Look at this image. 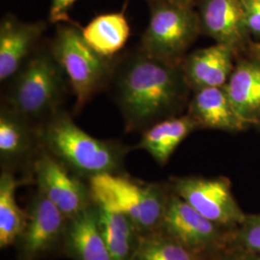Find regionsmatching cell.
<instances>
[{
	"mask_svg": "<svg viewBox=\"0 0 260 260\" xmlns=\"http://www.w3.org/2000/svg\"><path fill=\"white\" fill-rule=\"evenodd\" d=\"M108 87L127 132L181 115L190 102L181 64L161 61L139 46L115 58Z\"/></svg>",
	"mask_w": 260,
	"mask_h": 260,
	"instance_id": "6da1fadb",
	"label": "cell"
},
{
	"mask_svg": "<svg viewBox=\"0 0 260 260\" xmlns=\"http://www.w3.org/2000/svg\"><path fill=\"white\" fill-rule=\"evenodd\" d=\"M42 149L85 180L103 174L124 172V160L131 148L115 140L93 137L61 109L39 125Z\"/></svg>",
	"mask_w": 260,
	"mask_h": 260,
	"instance_id": "7a4b0ae2",
	"label": "cell"
},
{
	"mask_svg": "<svg viewBox=\"0 0 260 260\" xmlns=\"http://www.w3.org/2000/svg\"><path fill=\"white\" fill-rule=\"evenodd\" d=\"M4 103L38 126L63 109L71 86L49 44L42 45L7 82Z\"/></svg>",
	"mask_w": 260,
	"mask_h": 260,
	"instance_id": "3957f363",
	"label": "cell"
},
{
	"mask_svg": "<svg viewBox=\"0 0 260 260\" xmlns=\"http://www.w3.org/2000/svg\"><path fill=\"white\" fill-rule=\"evenodd\" d=\"M88 183L95 205L124 215L140 234L160 231L173 192L170 182H145L121 173L95 176Z\"/></svg>",
	"mask_w": 260,
	"mask_h": 260,
	"instance_id": "277c9868",
	"label": "cell"
},
{
	"mask_svg": "<svg viewBox=\"0 0 260 260\" xmlns=\"http://www.w3.org/2000/svg\"><path fill=\"white\" fill-rule=\"evenodd\" d=\"M51 52L63 68L79 113L93 96L108 87L115 58L101 55L85 41L81 26L72 19L57 23L49 43Z\"/></svg>",
	"mask_w": 260,
	"mask_h": 260,
	"instance_id": "5b68a950",
	"label": "cell"
},
{
	"mask_svg": "<svg viewBox=\"0 0 260 260\" xmlns=\"http://www.w3.org/2000/svg\"><path fill=\"white\" fill-rule=\"evenodd\" d=\"M149 21L139 47L149 55L180 65L187 51L202 35L195 6L169 0H147Z\"/></svg>",
	"mask_w": 260,
	"mask_h": 260,
	"instance_id": "8992f818",
	"label": "cell"
},
{
	"mask_svg": "<svg viewBox=\"0 0 260 260\" xmlns=\"http://www.w3.org/2000/svg\"><path fill=\"white\" fill-rule=\"evenodd\" d=\"M160 232L197 254L215 260L232 248L234 231L211 222L173 191Z\"/></svg>",
	"mask_w": 260,
	"mask_h": 260,
	"instance_id": "52a82bcc",
	"label": "cell"
},
{
	"mask_svg": "<svg viewBox=\"0 0 260 260\" xmlns=\"http://www.w3.org/2000/svg\"><path fill=\"white\" fill-rule=\"evenodd\" d=\"M170 184L199 213L224 229L234 231L247 216L235 201L226 177H173Z\"/></svg>",
	"mask_w": 260,
	"mask_h": 260,
	"instance_id": "ba28073f",
	"label": "cell"
},
{
	"mask_svg": "<svg viewBox=\"0 0 260 260\" xmlns=\"http://www.w3.org/2000/svg\"><path fill=\"white\" fill-rule=\"evenodd\" d=\"M32 180L68 220L93 205L88 181L75 175L55 157L41 149L32 167Z\"/></svg>",
	"mask_w": 260,
	"mask_h": 260,
	"instance_id": "9c48e42d",
	"label": "cell"
},
{
	"mask_svg": "<svg viewBox=\"0 0 260 260\" xmlns=\"http://www.w3.org/2000/svg\"><path fill=\"white\" fill-rule=\"evenodd\" d=\"M68 219L42 193L31 199L24 231L17 242V260H37L62 247Z\"/></svg>",
	"mask_w": 260,
	"mask_h": 260,
	"instance_id": "30bf717a",
	"label": "cell"
},
{
	"mask_svg": "<svg viewBox=\"0 0 260 260\" xmlns=\"http://www.w3.org/2000/svg\"><path fill=\"white\" fill-rule=\"evenodd\" d=\"M42 149L39 126L5 103L0 108L1 170L20 172L25 182L32 180V167Z\"/></svg>",
	"mask_w": 260,
	"mask_h": 260,
	"instance_id": "8fae6325",
	"label": "cell"
},
{
	"mask_svg": "<svg viewBox=\"0 0 260 260\" xmlns=\"http://www.w3.org/2000/svg\"><path fill=\"white\" fill-rule=\"evenodd\" d=\"M196 6L203 35L233 48L238 57L247 53L252 41L242 0H199Z\"/></svg>",
	"mask_w": 260,
	"mask_h": 260,
	"instance_id": "7c38bea8",
	"label": "cell"
},
{
	"mask_svg": "<svg viewBox=\"0 0 260 260\" xmlns=\"http://www.w3.org/2000/svg\"><path fill=\"white\" fill-rule=\"evenodd\" d=\"M47 28L46 21L23 22L7 14L0 22V81L6 83L38 48Z\"/></svg>",
	"mask_w": 260,
	"mask_h": 260,
	"instance_id": "4fadbf2b",
	"label": "cell"
},
{
	"mask_svg": "<svg viewBox=\"0 0 260 260\" xmlns=\"http://www.w3.org/2000/svg\"><path fill=\"white\" fill-rule=\"evenodd\" d=\"M237 57L233 48L217 43L187 54L181 68L191 91L224 87L233 74Z\"/></svg>",
	"mask_w": 260,
	"mask_h": 260,
	"instance_id": "5bb4252c",
	"label": "cell"
},
{
	"mask_svg": "<svg viewBox=\"0 0 260 260\" xmlns=\"http://www.w3.org/2000/svg\"><path fill=\"white\" fill-rule=\"evenodd\" d=\"M187 114L199 128L238 132L250 127L238 115L224 87L204 88L193 92Z\"/></svg>",
	"mask_w": 260,
	"mask_h": 260,
	"instance_id": "9a60e30c",
	"label": "cell"
},
{
	"mask_svg": "<svg viewBox=\"0 0 260 260\" xmlns=\"http://www.w3.org/2000/svg\"><path fill=\"white\" fill-rule=\"evenodd\" d=\"M61 249L74 260H113L101 231L94 203L68 221Z\"/></svg>",
	"mask_w": 260,
	"mask_h": 260,
	"instance_id": "2e32d148",
	"label": "cell"
},
{
	"mask_svg": "<svg viewBox=\"0 0 260 260\" xmlns=\"http://www.w3.org/2000/svg\"><path fill=\"white\" fill-rule=\"evenodd\" d=\"M233 106L249 126L260 123V58L247 55L235 64L224 86Z\"/></svg>",
	"mask_w": 260,
	"mask_h": 260,
	"instance_id": "e0dca14e",
	"label": "cell"
},
{
	"mask_svg": "<svg viewBox=\"0 0 260 260\" xmlns=\"http://www.w3.org/2000/svg\"><path fill=\"white\" fill-rule=\"evenodd\" d=\"M199 129L196 121L186 113L170 117L143 130L136 149L147 151L160 166L167 164L182 141Z\"/></svg>",
	"mask_w": 260,
	"mask_h": 260,
	"instance_id": "ac0fdd59",
	"label": "cell"
},
{
	"mask_svg": "<svg viewBox=\"0 0 260 260\" xmlns=\"http://www.w3.org/2000/svg\"><path fill=\"white\" fill-rule=\"evenodd\" d=\"M81 31L88 45L108 58L117 55L130 36L129 23L124 9L96 16L85 27H81Z\"/></svg>",
	"mask_w": 260,
	"mask_h": 260,
	"instance_id": "d6986e66",
	"label": "cell"
},
{
	"mask_svg": "<svg viewBox=\"0 0 260 260\" xmlns=\"http://www.w3.org/2000/svg\"><path fill=\"white\" fill-rule=\"evenodd\" d=\"M25 183L9 171L1 170L0 175V247L6 249L16 245L24 231L26 211L16 201V190Z\"/></svg>",
	"mask_w": 260,
	"mask_h": 260,
	"instance_id": "ffe728a7",
	"label": "cell"
},
{
	"mask_svg": "<svg viewBox=\"0 0 260 260\" xmlns=\"http://www.w3.org/2000/svg\"><path fill=\"white\" fill-rule=\"evenodd\" d=\"M96 206L101 231L112 258L131 260L139 242V232L124 215Z\"/></svg>",
	"mask_w": 260,
	"mask_h": 260,
	"instance_id": "44dd1931",
	"label": "cell"
},
{
	"mask_svg": "<svg viewBox=\"0 0 260 260\" xmlns=\"http://www.w3.org/2000/svg\"><path fill=\"white\" fill-rule=\"evenodd\" d=\"M131 260H210L188 250L162 232L141 234Z\"/></svg>",
	"mask_w": 260,
	"mask_h": 260,
	"instance_id": "7402d4cb",
	"label": "cell"
},
{
	"mask_svg": "<svg viewBox=\"0 0 260 260\" xmlns=\"http://www.w3.org/2000/svg\"><path fill=\"white\" fill-rule=\"evenodd\" d=\"M232 248L260 256V214L247 215L244 222L234 230Z\"/></svg>",
	"mask_w": 260,
	"mask_h": 260,
	"instance_id": "603a6c76",
	"label": "cell"
},
{
	"mask_svg": "<svg viewBox=\"0 0 260 260\" xmlns=\"http://www.w3.org/2000/svg\"><path fill=\"white\" fill-rule=\"evenodd\" d=\"M244 17L251 37L260 42V0H242Z\"/></svg>",
	"mask_w": 260,
	"mask_h": 260,
	"instance_id": "cb8c5ba5",
	"label": "cell"
},
{
	"mask_svg": "<svg viewBox=\"0 0 260 260\" xmlns=\"http://www.w3.org/2000/svg\"><path fill=\"white\" fill-rule=\"evenodd\" d=\"M77 0H51L49 8V21L60 23L71 20L69 12Z\"/></svg>",
	"mask_w": 260,
	"mask_h": 260,
	"instance_id": "d4e9b609",
	"label": "cell"
},
{
	"mask_svg": "<svg viewBox=\"0 0 260 260\" xmlns=\"http://www.w3.org/2000/svg\"><path fill=\"white\" fill-rule=\"evenodd\" d=\"M215 260H259L258 257L252 253L242 251L240 249L231 248L223 252Z\"/></svg>",
	"mask_w": 260,
	"mask_h": 260,
	"instance_id": "484cf974",
	"label": "cell"
},
{
	"mask_svg": "<svg viewBox=\"0 0 260 260\" xmlns=\"http://www.w3.org/2000/svg\"><path fill=\"white\" fill-rule=\"evenodd\" d=\"M246 55L253 56L260 58V42H252Z\"/></svg>",
	"mask_w": 260,
	"mask_h": 260,
	"instance_id": "4316f807",
	"label": "cell"
},
{
	"mask_svg": "<svg viewBox=\"0 0 260 260\" xmlns=\"http://www.w3.org/2000/svg\"><path fill=\"white\" fill-rule=\"evenodd\" d=\"M172 2H176L179 4H184V5H190V6H196L199 0H169Z\"/></svg>",
	"mask_w": 260,
	"mask_h": 260,
	"instance_id": "83f0119b",
	"label": "cell"
},
{
	"mask_svg": "<svg viewBox=\"0 0 260 260\" xmlns=\"http://www.w3.org/2000/svg\"><path fill=\"white\" fill-rule=\"evenodd\" d=\"M257 257H258V259L260 260V256H257Z\"/></svg>",
	"mask_w": 260,
	"mask_h": 260,
	"instance_id": "f1b7e54d",
	"label": "cell"
},
{
	"mask_svg": "<svg viewBox=\"0 0 260 260\" xmlns=\"http://www.w3.org/2000/svg\"><path fill=\"white\" fill-rule=\"evenodd\" d=\"M258 126H259V127H260V123H259V124H258Z\"/></svg>",
	"mask_w": 260,
	"mask_h": 260,
	"instance_id": "f546056e",
	"label": "cell"
}]
</instances>
